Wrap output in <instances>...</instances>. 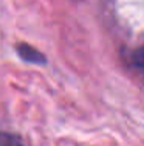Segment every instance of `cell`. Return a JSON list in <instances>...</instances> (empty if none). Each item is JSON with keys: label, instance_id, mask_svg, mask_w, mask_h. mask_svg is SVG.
Segmentation results:
<instances>
[{"label": "cell", "instance_id": "cell-1", "mask_svg": "<svg viewBox=\"0 0 144 146\" xmlns=\"http://www.w3.org/2000/svg\"><path fill=\"white\" fill-rule=\"evenodd\" d=\"M20 58L26 62H33V64H45V56L40 51H37L34 47H30L26 44H20L17 47Z\"/></svg>", "mask_w": 144, "mask_h": 146}, {"label": "cell", "instance_id": "cell-2", "mask_svg": "<svg viewBox=\"0 0 144 146\" xmlns=\"http://www.w3.org/2000/svg\"><path fill=\"white\" fill-rule=\"evenodd\" d=\"M132 65L136 72L144 76V48H138L132 54Z\"/></svg>", "mask_w": 144, "mask_h": 146}, {"label": "cell", "instance_id": "cell-3", "mask_svg": "<svg viewBox=\"0 0 144 146\" xmlns=\"http://www.w3.org/2000/svg\"><path fill=\"white\" fill-rule=\"evenodd\" d=\"M0 146H25L19 135L0 134Z\"/></svg>", "mask_w": 144, "mask_h": 146}]
</instances>
